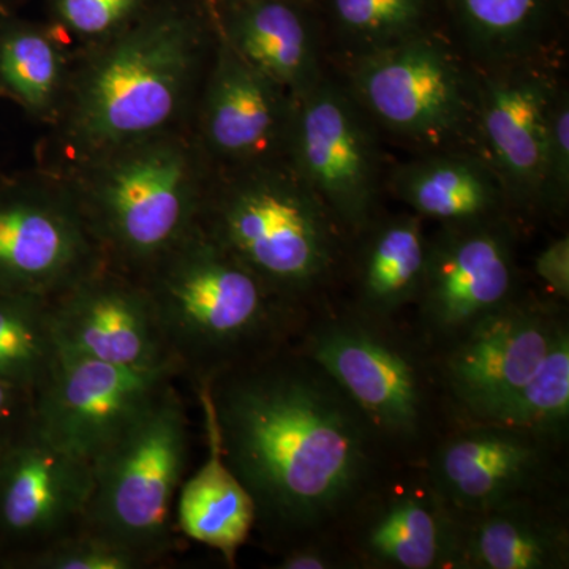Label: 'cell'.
Wrapping results in <instances>:
<instances>
[{
	"label": "cell",
	"mask_w": 569,
	"mask_h": 569,
	"mask_svg": "<svg viewBox=\"0 0 569 569\" xmlns=\"http://www.w3.org/2000/svg\"><path fill=\"white\" fill-rule=\"evenodd\" d=\"M197 391L224 462L252 497L254 529L271 545L336 529L383 468L385 449L361 411L295 346Z\"/></svg>",
	"instance_id": "obj_1"
},
{
	"label": "cell",
	"mask_w": 569,
	"mask_h": 569,
	"mask_svg": "<svg viewBox=\"0 0 569 569\" xmlns=\"http://www.w3.org/2000/svg\"><path fill=\"white\" fill-rule=\"evenodd\" d=\"M159 0H43L44 21L71 52L96 47L140 20Z\"/></svg>",
	"instance_id": "obj_30"
},
{
	"label": "cell",
	"mask_w": 569,
	"mask_h": 569,
	"mask_svg": "<svg viewBox=\"0 0 569 569\" xmlns=\"http://www.w3.org/2000/svg\"><path fill=\"white\" fill-rule=\"evenodd\" d=\"M535 276L548 287L553 299L568 302L569 299V236L552 239L539 250L533 260Z\"/></svg>",
	"instance_id": "obj_35"
},
{
	"label": "cell",
	"mask_w": 569,
	"mask_h": 569,
	"mask_svg": "<svg viewBox=\"0 0 569 569\" xmlns=\"http://www.w3.org/2000/svg\"><path fill=\"white\" fill-rule=\"evenodd\" d=\"M189 425L181 392L171 383L93 462L84 530L148 567L171 552L174 501L189 463Z\"/></svg>",
	"instance_id": "obj_8"
},
{
	"label": "cell",
	"mask_w": 569,
	"mask_h": 569,
	"mask_svg": "<svg viewBox=\"0 0 569 569\" xmlns=\"http://www.w3.org/2000/svg\"><path fill=\"white\" fill-rule=\"evenodd\" d=\"M563 59L478 69L477 133L520 222L542 217V146Z\"/></svg>",
	"instance_id": "obj_16"
},
{
	"label": "cell",
	"mask_w": 569,
	"mask_h": 569,
	"mask_svg": "<svg viewBox=\"0 0 569 569\" xmlns=\"http://www.w3.org/2000/svg\"><path fill=\"white\" fill-rule=\"evenodd\" d=\"M31 0H0V13H14L24 9Z\"/></svg>",
	"instance_id": "obj_36"
},
{
	"label": "cell",
	"mask_w": 569,
	"mask_h": 569,
	"mask_svg": "<svg viewBox=\"0 0 569 569\" xmlns=\"http://www.w3.org/2000/svg\"><path fill=\"white\" fill-rule=\"evenodd\" d=\"M73 52L47 21L0 13V97L28 119L52 126L69 88Z\"/></svg>",
	"instance_id": "obj_25"
},
{
	"label": "cell",
	"mask_w": 569,
	"mask_h": 569,
	"mask_svg": "<svg viewBox=\"0 0 569 569\" xmlns=\"http://www.w3.org/2000/svg\"><path fill=\"white\" fill-rule=\"evenodd\" d=\"M520 220L438 224L427 241L415 302L422 343L441 351L470 326L522 293L518 264Z\"/></svg>",
	"instance_id": "obj_11"
},
{
	"label": "cell",
	"mask_w": 569,
	"mask_h": 569,
	"mask_svg": "<svg viewBox=\"0 0 569 569\" xmlns=\"http://www.w3.org/2000/svg\"><path fill=\"white\" fill-rule=\"evenodd\" d=\"M331 67L403 41L448 32L441 0H318Z\"/></svg>",
	"instance_id": "obj_27"
},
{
	"label": "cell",
	"mask_w": 569,
	"mask_h": 569,
	"mask_svg": "<svg viewBox=\"0 0 569 569\" xmlns=\"http://www.w3.org/2000/svg\"><path fill=\"white\" fill-rule=\"evenodd\" d=\"M58 350L50 301L36 296L0 295V380L36 392Z\"/></svg>",
	"instance_id": "obj_28"
},
{
	"label": "cell",
	"mask_w": 569,
	"mask_h": 569,
	"mask_svg": "<svg viewBox=\"0 0 569 569\" xmlns=\"http://www.w3.org/2000/svg\"><path fill=\"white\" fill-rule=\"evenodd\" d=\"M568 567V522L546 493L516 498L477 515H460L456 569Z\"/></svg>",
	"instance_id": "obj_23"
},
{
	"label": "cell",
	"mask_w": 569,
	"mask_h": 569,
	"mask_svg": "<svg viewBox=\"0 0 569 569\" xmlns=\"http://www.w3.org/2000/svg\"><path fill=\"white\" fill-rule=\"evenodd\" d=\"M383 140L335 71L295 99L287 160L350 241L381 213L391 167Z\"/></svg>",
	"instance_id": "obj_9"
},
{
	"label": "cell",
	"mask_w": 569,
	"mask_h": 569,
	"mask_svg": "<svg viewBox=\"0 0 569 569\" xmlns=\"http://www.w3.org/2000/svg\"><path fill=\"white\" fill-rule=\"evenodd\" d=\"M355 567L340 539L329 538V530L312 535L282 549L279 569H340Z\"/></svg>",
	"instance_id": "obj_33"
},
{
	"label": "cell",
	"mask_w": 569,
	"mask_h": 569,
	"mask_svg": "<svg viewBox=\"0 0 569 569\" xmlns=\"http://www.w3.org/2000/svg\"><path fill=\"white\" fill-rule=\"evenodd\" d=\"M385 140L413 153L477 149L478 67L449 32L332 67Z\"/></svg>",
	"instance_id": "obj_6"
},
{
	"label": "cell",
	"mask_w": 569,
	"mask_h": 569,
	"mask_svg": "<svg viewBox=\"0 0 569 569\" xmlns=\"http://www.w3.org/2000/svg\"><path fill=\"white\" fill-rule=\"evenodd\" d=\"M336 527L355 567L456 569L460 515L421 467L380 473Z\"/></svg>",
	"instance_id": "obj_13"
},
{
	"label": "cell",
	"mask_w": 569,
	"mask_h": 569,
	"mask_svg": "<svg viewBox=\"0 0 569 569\" xmlns=\"http://www.w3.org/2000/svg\"><path fill=\"white\" fill-rule=\"evenodd\" d=\"M569 421V326L557 335L535 376L500 408L493 425L516 427L557 443Z\"/></svg>",
	"instance_id": "obj_29"
},
{
	"label": "cell",
	"mask_w": 569,
	"mask_h": 569,
	"mask_svg": "<svg viewBox=\"0 0 569 569\" xmlns=\"http://www.w3.org/2000/svg\"><path fill=\"white\" fill-rule=\"evenodd\" d=\"M216 39L201 0H159L118 36L74 52L36 164L66 173L122 146L189 130Z\"/></svg>",
	"instance_id": "obj_2"
},
{
	"label": "cell",
	"mask_w": 569,
	"mask_h": 569,
	"mask_svg": "<svg viewBox=\"0 0 569 569\" xmlns=\"http://www.w3.org/2000/svg\"><path fill=\"white\" fill-rule=\"evenodd\" d=\"M569 208V89L553 93L542 146V217L561 219Z\"/></svg>",
	"instance_id": "obj_31"
},
{
	"label": "cell",
	"mask_w": 569,
	"mask_h": 569,
	"mask_svg": "<svg viewBox=\"0 0 569 569\" xmlns=\"http://www.w3.org/2000/svg\"><path fill=\"white\" fill-rule=\"evenodd\" d=\"M203 407L209 456L178 493V526L187 538L219 550L233 565L239 549L254 530L257 511L250 493L224 462L211 408Z\"/></svg>",
	"instance_id": "obj_26"
},
{
	"label": "cell",
	"mask_w": 569,
	"mask_h": 569,
	"mask_svg": "<svg viewBox=\"0 0 569 569\" xmlns=\"http://www.w3.org/2000/svg\"><path fill=\"white\" fill-rule=\"evenodd\" d=\"M178 378L173 367L130 369L58 350L33 392V426L93 466Z\"/></svg>",
	"instance_id": "obj_14"
},
{
	"label": "cell",
	"mask_w": 569,
	"mask_h": 569,
	"mask_svg": "<svg viewBox=\"0 0 569 569\" xmlns=\"http://www.w3.org/2000/svg\"><path fill=\"white\" fill-rule=\"evenodd\" d=\"M298 337L296 350L346 392L385 451L411 462L432 432L440 385L421 347L400 335L392 320L351 307L306 320Z\"/></svg>",
	"instance_id": "obj_7"
},
{
	"label": "cell",
	"mask_w": 569,
	"mask_h": 569,
	"mask_svg": "<svg viewBox=\"0 0 569 569\" xmlns=\"http://www.w3.org/2000/svg\"><path fill=\"white\" fill-rule=\"evenodd\" d=\"M553 445L516 427L471 422L438 441L425 467L449 507L477 515L516 498L548 493Z\"/></svg>",
	"instance_id": "obj_19"
},
{
	"label": "cell",
	"mask_w": 569,
	"mask_h": 569,
	"mask_svg": "<svg viewBox=\"0 0 569 569\" xmlns=\"http://www.w3.org/2000/svg\"><path fill=\"white\" fill-rule=\"evenodd\" d=\"M217 37L293 99L331 73L318 0H217Z\"/></svg>",
	"instance_id": "obj_20"
},
{
	"label": "cell",
	"mask_w": 569,
	"mask_h": 569,
	"mask_svg": "<svg viewBox=\"0 0 569 569\" xmlns=\"http://www.w3.org/2000/svg\"><path fill=\"white\" fill-rule=\"evenodd\" d=\"M138 280L174 365L194 388L293 346L307 320L198 224Z\"/></svg>",
	"instance_id": "obj_3"
},
{
	"label": "cell",
	"mask_w": 569,
	"mask_h": 569,
	"mask_svg": "<svg viewBox=\"0 0 569 569\" xmlns=\"http://www.w3.org/2000/svg\"><path fill=\"white\" fill-rule=\"evenodd\" d=\"M387 193L438 224L518 219L503 183L477 149L413 153L389 167Z\"/></svg>",
	"instance_id": "obj_22"
},
{
	"label": "cell",
	"mask_w": 569,
	"mask_h": 569,
	"mask_svg": "<svg viewBox=\"0 0 569 569\" xmlns=\"http://www.w3.org/2000/svg\"><path fill=\"white\" fill-rule=\"evenodd\" d=\"M33 426V392L0 380V455Z\"/></svg>",
	"instance_id": "obj_34"
},
{
	"label": "cell",
	"mask_w": 569,
	"mask_h": 569,
	"mask_svg": "<svg viewBox=\"0 0 569 569\" xmlns=\"http://www.w3.org/2000/svg\"><path fill=\"white\" fill-rule=\"evenodd\" d=\"M197 224L306 313L346 272L350 238L287 157L211 170Z\"/></svg>",
	"instance_id": "obj_4"
},
{
	"label": "cell",
	"mask_w": 569,
	"mask_h": 569,
	"mask_svg": "<svg viewBox=\"0 0 569 569\" xmlns=\"http://www.w3.org/2000/svg\"><path fill=\"white\" fill-rule=\"evenodd\" d=\"M449 36L478 69L563 59L569 0H441Z\"/></svg>",
	"instance_id": "obj_21"
},
{
	"label": "cell",
	"mask_w": 569,
	"mask_h": 569,
	"mask_svg": "<svg viewBox=\"0 0 569 569\" xmlns=\"http://www.w3.org/2000/svg\"><path fill=\"white\" fill-rule=\"evenodd\" d=\"M563 302L520 293L438 351L437 376L449 402L471 422H490L529 383L568 326Z\"/></svg>",
	"instance_id": "obj_12"
},
{
	"label": "cell",
	"mask_w": 569,
	"mask_h": 569,
	"mask_svg": "<svg viewBox=\"0 0 569 569\" xmlns=\"http://www.w3.org/2000/svg\"><path fill=\"white\" fill-rule=\"evenodd\" d=\"M201 2H203L206 6V9L209 10V7L213 6V3L217 2V0H201Z\"/></svg>",
	"instance_id": "obj_38"
},
{
	"label": "cell",
	"mask_w": 569,
	"mask_h": 569,
	"mask_svg": "<svg viewBox=\"0 0 569 569\" xmlns=\"http://www.w3.org/2000/svg\"><path fill=\"white\" fill-rule=\"evenodd\" d=\"M50 318L59 350L130 369L179 372L148 291L107 263L51 299Z\"/></svg>",
	"instance_id": "obj_18"
},
{
	"label": "cell",
	"mask_w": 569,
	"mask_h": 569,
	"mask_svg": "<svg viewBox=\"0 0 569 569\" xmlns=\"http://www.w3.org/2000/svg\"><path fill=\"white\" fill-rule=\"evenodd\" d=\"M293 104L217 37L189 132L211 170L272 162L287 157Z\"/></svg>",
	"instance_id": "obj_17"
},
{
	"label": "cell",
	"mask_w": 569,
	"mask_h": 569,
	"mask_svg": "<svg viewBox=\"0 0 569 569\" xmlns=\"http://www.w3.org/2000/svg\"><path fill=\"white\" fill-rule=\"evenodd\" d=\"M0 569H9V560L2 549H0Z\"/></svg>",
	"instance_id": "obj_37"
},
{
	"label": "cell",
	"mask_w": 569,
	"mask_h": 569,
	"mask_svg": "<svg viewBox=\"0 0 569 569\" xmlns=\"http://www.w3.org/2000/svg\"><path fill=\"white\" fill-rule=\"evenodd\" d=\"M425 219L413 212L385 213L351 239L350 268L353 301L348 307L378 320H395L417 302L425 277ZM346 268V271H347Z\"/></svg>",
	"instance_id": "obj_24"
},
{
	"label": "cell",
	"mask_w": 569,
	"mask_h": 569,
	"mask_svg": "<svg viewBox=\"0 0 569 569\" xmlns=\"http://www.w3.org/2000/svg\"><path fill=\"white\" fill-rule=\"evenodd\" d=\"M93 467L36 426L0 455V549L9 569L84 529Z\"/></svg>",
	"instance_id": "obj_15"
},
{
	"label": "cell",
	"mask_w": 569,
	"mask_h": 569,
	"mask_svg": "<svg viewBox=\"0 0 569 569\" xmlns=\"http://www.w3.org/2000/svg\"><path fill=\"white\" fill-rule=\"evenodd\" d=\"M141 568H148V565L134 553L84 529L29 557L20 565V569Z\"/></svg>",
	"instance_id": "obj_32"
},
{
	"label": "cell",
	"mask_w": 569,
	"mask_h": 569,
	"mask_svg": "<svg viewBox=\"0 0 569 569\" xmlns=\"http://www.w3.org/2000/svg\"><path fill=\"white\" fill-rule=\"evenodd\" d=\"M103 264L66 176L0 173V295L51 301Z\"/></svg>",
	"instance_id": "obj_10"
},
{
	"label": "cell",
	"mask_w": 569,
	"mask_h": 569,
	"mask_svg": "<svg viewBox=\"0 0 569 569\" xmlns=\"http://www.w3.org/2000/svg\"><path fill=\"white\" fill-rule=\"evenodd\" d=\"M209 168L189 130L146 138L66 173L104 263L140 279L197 227Z\"/></svg>",
	"instance_id": "obj_5"
}]
</instances>
